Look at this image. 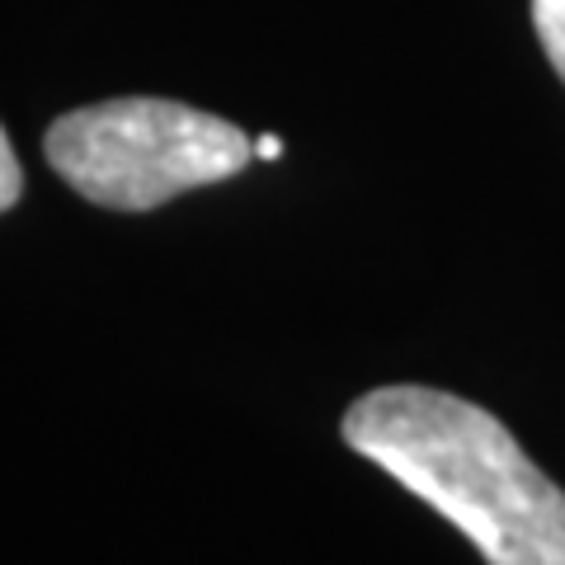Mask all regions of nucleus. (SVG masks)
I'll return each instance as SVG.
<instances>
[{
	"label": "nucleus",
	"mask_w": 565,
	"mask_h": 565,
	"mask_svg": "<svg viewBox=\"0 0 565 565\" xmlns=\"http://www.w3.org/2000/svg\"><path fill=\"white\" fill-rule=\"evenodd\" d=\"M344 444L419 494L490 565H565V490L476 401L377 386L344 411Z\"/></svg>",
	"instance_id": "f257e3e1"
},
{
	"label": "nucleus",
	"mask_w": 565,
	"mask_h": 565,
	"mask_svg": "<svg viewBox=\"0 0 565 565\" xmlns=\"http://www.w3.org/2000/svg\"><path fill=\"white\" fill-rule=\"evenodd\" d=\"M43 156L85 203L151 212L241 174L255 161V141L193 104L122 95L62 114L43 132Z\"/></svg>",
	"instance_id": "f03ea898"
},
{
	"label": "nucleus",
	"mask_w": 565,
	"mask_h": 565,
	"mask_svg": "<svg viewBox=\"0 0 565 565\" xmlns=\"http://www.w3.org/2000/svg\"><path fill=\"white\" fill-rule=\"evenodd\" d=\"M533 29H537L546 62L565 81V0H533Z\"/></svg>",
	"instance_id": "7ed1b4c3"
},
{
	"label": "nucleus",
	"mask_w": 565,
	"mask_h": 565,
	"mask_svg": "<svg viewBox=\"0 0 565 565\" xmlns=\"http://www.w3.org/2000/svg\"><path fill=\"white\" fill-rule=\"evenodd\" d=\"M20 199H24V170H20V156L10 147V132L0 128V212H10Z\"/></svg>",
	"instance_id": "20e7f679"
},
{
	"label": "nucleus",
	"mask_w": 565,
	"mask_h": 565,
	"mask_svg": "<svg viewBox=\"0 0 565 565\" xmlns=\"http://www.w3.org/2000/svg\"><path fill=\"white\" fill-rule=\"evenodd\" d=\"M278 156H282L278 137H255V161H278Z\"/></svg>",
	"instance_id": "39448f33"
}]
</instances>
